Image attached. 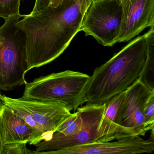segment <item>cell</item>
Segmentation results:
<instances>
[{
  "instance_id": "obj_1",
  "label": "cell",
  "mask_w": 154,
  "mask_h": 154,
  "mask_svg": "<svg viewBox=\"0 0 154 154\" xmlns=\"http://www.w3.org/2000/svg\"><path fill=\"white\" fill-rule=\"evenodd\" d=\"M84 13L80 0H64L23 16L16 24L26 36L27 72L59 57L80 31Z\"/></svg>"
},
{
  "instance_id": "obj_2",
  "label": "cell",
  "mask_w": 154,
  "mask_h": 154,
  "mask_svg": "<svg viewBox=\"0 0 154 154\" xmlns=\"http://www.w3.org/2000/svg\"><path fill=\"white\" fill-rule=\"evenodd\" d=\"M146 56V33L94 70L85 91V103L103 104L126 91L138 80Z\"/></svg>"
},
{
  "instance_id": "obj_3",
  "label": "cell",
  "mask_w": 154,
  "mask_h": 154,
  "mask_svg": "<svg viewBox=\"0 0 154 154\" xmlns=\"http://www.w3.org/2000/svg\"><path fill=\"white\" fill-rule=\"evenodd\" d=\"M105 103L92 104L78 107L82 122L76 133L64 136L56 131L47 140L35 145L37 152L53 151L80 145L99 142L112 141L124 137L137 135L133 131L115 124L104 114Z\"/></svg>"
},
{
  "instance_id": "obj_4",
  "label": "cell",
  "mask_w": 154,
  "mask_h": 154,
  "mask_svg": "<svg viewBox=\"0 0 154 154\" xmlns=\"http://www.w3.org/2000/svg\"><path fill=\"white\" fill-rule=\"evenodd\" d=\"M91 76L71 70L50 74L26 83L22 98L58 103L75 111L85 103V93Z\"/></svg>"
},
{
  "instance_id": "obj_5",
  "label": "cell",
  "mask_w": 154,
  "mask_h": 154,
  "mask_svg": "<svg viewBox=\"0 0 154 154\" xmlns=\"http://www.w3.org/2000/svg\"><path fill=\"white\" fill-rule=\"evenodd\" d=\"M21 14L5 19L0 27V90L9 91L26 84L27 60L25 33L16 26Z\"/></svg>"
},
{
  "instance_id": "obj_6",
  "label": "cell",
  "mask_w": 154,
  "mask_h": 154,
  "mask_svg": "<svg viewBox=\"0 0 154 154\" xmlns=\"http://www.w3.org/2000/svg\"><path fill=\"white\" fill-rule=\"evenodd\" d=\"M122 16L121 0H93L84 15L80 31L103 46H112L117 43Z\"/></svg>"
},
{
  "instance_id": "obj_7",
  "label": "cell",
  "mask_w": 154,
  "mask_h": 154,
  "mask_svg": "<svg viewBox=\"0 0 154 154\" xmlns=\"http://www.w3.org/2000/svg\"><path fill=\"white\" fill-rule=\"evenodd\" d=\"M154 131L145 140L139 135H131L115 141L95 142L53 151L37 152L35 154H137L154 151Z\"/></svg>"
},
{
  "instance_id": "obj_8",
  "label": "cell",
  "mask_w": 154,
  "mask_h": 154,
  "mask_svg": "<svg viewBox=\"0 0 154 154\" xmlns=\"http://www.w3.org/2000/svg\"><path fill=\"white\" fill-rule=\"evenodd\" d=\"M11 101L25 109L43 130L45 140L52 137L58 127L72 114L58 103L48 101L11 98Z\"/></svg>"
},
{
  "instance_id": "obj_9",
  "label": "cell",
  "mask_w": 154,
  "mask_h": 154,
  "mask_svg": "<svg viewBox=\"0 0 154 154\" xmlns=\"http://www.w3.org/2000/svg\"><path fill=\"white\" fill-rule=\"evenodd\" d=\"M122 20L117 43L128 42L154 26V0H121Z\"/></svg>"
},
{
  "instance_id": "obj_10",
  "label": "cell",
  "mask_w": 154,
  "mask_h": 154,
  "mask_svg": "<svg viewBox=\"0 0 154 154\" xmlns=\"http://www.w3.org/2000/svg\"><path fill=\"white\" fill-rule=\"evenodd\" d=\"M154 95V90L139 80L125 91L120 126L133 131L137 135L144 136L148 131L144 123V108Z\"/></svg>"
},
{
  "instance_id": "obj_11",
  "label": "cell",
  "mask_w": 154,
  "mask_h": 154,
  "mask_svg": "<svg viewBox=\"0 0 154 154\" xmlns=\"http://www.w3.org/2000/svg\"><path fill=\"white\" fill-rule=\"evenodd\" d=\"M0 133L3 145L26 143L35 146L44 140L40 132L4 103L0 108Z\"/></svg>"
},
{
  "instance_id": "obj_12",
  "label": "cell",
  "mask_w": 154,
  "mask_h": 154,
  "mask_svg": "<svg viewBox=\"0 0 154 154\" xmlns=\"http://www.w3.org/2000/svg\"><path fill=\"white\" fill-rule=\"evenodd\" d=\"M146 34L147 56L138 80L154 90V26L149 28Z\"/></svg>"
},
{
  "instance_id": "obj_13",
  "label": "cell",
  "mask_w": 154,
  "mask_h": 154,
  "mask_svg": "<svg viewBox=\"0 0 154 154\" xmlns=\"http://www.w3.org/2000/svg\"><path fill=\"white\" fill-rule=\"evenodd\" d=\"M125 91L116 94L105 103V116L115 124L120 126Z\"/></svg>"
},
{
  "instance_id": "obj_14",
  "label": "cell",
  "mask_w": 154,
  "mask_h": 154,
  "mask_svg": "<svg viewBox=\"0 0 154 154\" xmlns=\"http://www.w3.org/2000/svg\"><path fill=\"white\" fill-rule=\"evenodd\" d=\"M82 120L79 111H77L66 119L57 129L56 131L64 136L73 135L78 131L82 125Z\"/></svg>"
},
{
  "instance_id": "obj_15",
  "label": "cell",
  "mask_w": 154,
  "mask_h": 154,
  "mask_svg": "<svg viewBox=\"0 0 154 154\" xmlns=\"http://www.w3.org/2000/svg\"><path fill=\"white\" fill-rule=\"evenodd\" d=\"M21 0H0V18L20 15Z\"/></svg>"
},
{
  "instance_id": "obj_16",
  "label": "cell",
  "mask_w": 154,
  "mask_h": 154,
  "mask_svg": "<svg viewBox=\"0 0 154 154\" xmlns=\"http://www.w3.org/2000/svg\"><path fill=\"white\" fill-rule=\"evenodd\" d=\"M144 123L145 128L149 131L154 129V95H152L146 103L144 108Z\"/></svg>"
},
{
  "instance_id": "obj_17",
  "label": "cell",
  "mask_w": 154,
  "mask_h": 154,
  "mask_svg": "<svg viewBox=\"0 0 154 154\" xmlns=\"http://www.w3.org/2000/svg\"><path fill=\"white\" fill-rule=\"evenodd\" d=\"M26 144V143H18L4 145L2 154H34V151L27 147Z\"/></svg>"
},
{
  "instance_id": "obj_18",
  "label": "cell",
  "mask_w": 154,
  "mask_h": 154,
  "mask_svg": "<svg viewBox=\"0 0 154 154\" xmlns=\"http://www.w3.org/2000/svg\"><path fill=\"white\" fill-rule=\"evenodd\" d=\"M50 0H35L32 13L37 12L49 6Z\"/></svg>"
},
{
  "instance_id": "obj_19",
  "label": "cell",
  "mask_w": 154,
  "mask_h": 154,
  "mask_svg": "<svg viewBox=\"0 0 154 154\" xmlns=\"http://www.w3.org/2000/svg\"><path fill=\"white\" fill-rule=\"evenodd\" d=\"M80 1L82 9L85 14V11H86L89 5H90L89 0H80Z\"/></svg>"
},
{
  "instance_id": "obj_20",
  "label": "cell",
  "mask_w": 154,
  "mask_h": 154,
  "mask_svg": "<svg viewBox=\"0 0 154 154\" xmlns=\"http://www.w3.org/2000/svg\"><path fill=\"white\" fill-rule=\"evenodd\" d=\"M64 0H50L49 6L53 7H56L61 4Z\"/></svg>"
},
{
  "instance_id": "obj_21",
  "label": "cell",
  "mask_w": 154,
  "mask_h": 154,
  "mask_svg": "<svg viewBox=\"0 0 154 154\" xmlns=\"http://www.w3.org/2000/svg\"><path fill=\"white\" fill-rule=\"evenodd\" d=\"M3 146L1 136V133H0V154H2L3 149Z\"/></svg>"
},
{
  "instance_id": "obj_22",
  "label": "cell",
  "mask_w": 154,
  "mask_h": 154,
  "mask_svg": "<svg viewBox=\"0 0 154 154\" xmlns=\"http://www.w3.org/2000/svg\"><path fill=\"white\" fill-rule=\"evenodd\" d=\"M3 37L2 36L0 35V45L2 44V42H3Z\"/></svg>"
},
{
  "instance_id": "obj_23",
  "label": "cell",
  "mask_w": 154,
  "mask_h": 154,
  "mask_svg": "<svg viewBox=\"0 0 154 154\" xmlns=\"http://www.w3.org/2000/svg\"><path fill=\"white\" fill-rule=\"evenodd\" d=\"M2 93L1 92H0V96L2 95ZM3 104V103H2V101L1 99V98H0V108L1 107L2 105Z\"/></svg>"
},
{
  "instance_id": "obj_24",
  "label": "cell",
  "mask_w": 154,
  "mask_h": 154,
  "mask_svg": "<svg viewBox=\"0 0 154 154\" xmlns=\"http://www.w3.org/2000/svg\"><path fill=\"white\" fill-rule=\"evenodd\" d=\"M93 1V0H89V2H90V4H91V2H92Z\"/></svg>"
}]
</instances>
